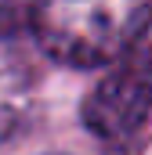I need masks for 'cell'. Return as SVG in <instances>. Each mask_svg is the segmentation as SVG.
<instances>
[{
  "label": "cell",
  "mask_w": 152,
  "mask_h": 155,
  "mask_svg": "<svg viewBox=\"0 0 152 155\" xmlns=\"http://www.w3.org/2000/svg\"><path fill=\"white\" fill-rule=\"evenodd\" d=\"M152 22V0H40L33 33L40 47L76 69L112 65L134 51Z\"/></svg>",
  "instance_id": "cell-1"
},
{
  "label": "cell",
  "mask_w": 152,
  "mask_h": 155,
  "mask_svg": "<svg viewBox=\"0 0 152 155\" xmlns=\"http://www.w3.org/2000/svg\"><path fill=\"white\" fill-rule=\"evenodd\" d=\"M149 108H152V43H138L87 94L83 123L91 126L94 137L123 141L141 126Z\"/></svg>",
  "instance_id": "cell-2"
}]
</instances>
